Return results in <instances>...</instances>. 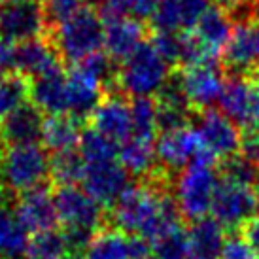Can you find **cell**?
Returning a JSON list of instances; mask_svg holds the SVG:
<instances>
[{
	"label": "cell",
	"instance_id": "6da1fadb",
	"mask_svg": "<svg viewBox=\"0 0 259 259\" xmlns=\"http://www.w3.org/2000/svg\"><path fill=\"white\" fill-rule=\"evenodd\" d=\"M166 182L168 178L159 174L131 184L108 210V225L131 237H142L150 244L182 225L184 218Z\"/></svg>",
	"mask_w": 259,
	"mask_h": 259
},
{
	"label": "cell",
	"instance_id": "7a4b0ae2",
	"mask_svg": "<svg viewBox=\"0 0 259 259\" xmlns=\"http://www.w3.org/2000/svg\"><path fill=\"white\" fill-rule=\"evenodd\" d=\"M216 163L218 161L212 155L202 151L201 157L176 174L172 195L182 218L187 222L193 223L202 220L212 210V201L222 180Z\"/></svg>",
	"mask_w": 259,
	"mask_h": 259
},
{
	"label": "cell",
	"instance_id": "3957f363",
	"mask_svg": "<svg viewBox=\"0 0 259 259\" xmlns=\"http://www.w3.org/2000/svg\"><path fill=\"white\" fill-rule=\"evenodd\" d=\"M170 68L172 65L155 50L151 40H146L133 55L119 63L115 89L129 99H153L172 78Z\"/></svg>",
	"mask_w": 259,
	"mask_h": 259
},
{
	"label": "cell",
	"instance_id": "277c9868",
	"mask_svg": "<svg viewBox=\"0 0 259 259\" xmlns=\"http://www.w3.org/2000/svg\"><path fill=\"white\" fill-rule=\"evenodd\" d=\"M65 66H74L81 59L104 48V21L93 8H83L72 19L46 32Z\"/></svg>",
	"mask_w": 259,
	"mask_h": 259
},
{
	"label": "cell",
	"instance_id": "5b68a950",
	"mask_svg": "<svg viewBox=\"0 0 259 259\" xmlns=\"http://www.w3.org/2000/svg\"><path fill=\"white\" fill-rule=\"evenodd\" d=\"M51 153L42 144L6 146L0 155V170L8 193L17 199L21 193L50 182Z\"/></svg>",
	"mask_w": 259,
	"mask_h": 259
},
{
	"label": "cell",
	"instance_id": "8992f818",
	"mask_svg": "<svg viewBox=\"0 0 259 259\" xmlns=\"http://www.w3.org/2000/svg\"><path fill=\"white\" fill-rule=\"evenodd\" d=\"M174 79L180 87L186 102L189 104V108L197 112L214 108V104L220 102V97L227 81V78L223 76V68L216 59L182 66L174 74Z\"/></svg>",
	"mask_w": 259,
	"mask_h": 259
},
{
	"label": "cell",
	"instance_id": "52a82bcc",
	"mask_svg": "<svg viewBox=\"0 0 259 259\" xmlns=\"http://www.w3.org/2000/svg\"><path fill=\"white\" fill-rule=\"evenodd\" d=\"M53 202L61 227L91 231L97 235L102 227L108 225V210L95 201L83 187H53Z\"/></svg>",
	"mask_w": 259,
	"mask_h": 259
},
{
	"label": "cell",
	"instance_id": "ba28073f",
	"mask_svg": "<svg viewBox=\"0 0 259 259\" xmlns=\"http://www.w3.org/2000/svg\"><path fill=\"white\" fill-rule=\"evenodd\" d=\"M257 210L259 204L255 187L244 186L222 176L212 201L210 214L223 229L235 231L244 227L252 218H255Z\"/></svg>",
	"mask_w": 259,
	"mask_h": 259
},
{
	"label": "cell",
	"instance_id": "9c48e42d",
	"mask_svg": "<svg viewBox=\"0 0 259 259\" xmlns=\"http://www.w3.org/2000/svg\"><path fill=\"white\" fill-rule=\"evenodd\" d=\"M195 131L199 135L202 150L216 161H229L238 155L242 146V131L231 121L220 108H208L199 112Z\"/></svg>",
	"mask_w": 259,
	"mask_h": 259
},
{
	"label": "cell",
	"instance_id": "30bf717a",
	"mask_svg": "<svg viewBox=\"0 0 259 259\" xmlns=\"http://www.w3.org/2000/svg\"><path fill=\"white\" fill-rule=\"evenodd\" d=\"M202 144L195 127L182 125L176 129L161 131L155 140V153L161 174L170 178L172 174H178L187 165H191L195 159L202 155Z\"/></svg>",
	"mask_w": 259,
	"mask_h": 259
},
{
	"label": "cell",
	"instance_id": "8fae6325",
	"mask_svg": "<svg viewBox=\"0 0 259 259\" xmlns=\"http://www.w3.org/2000/svg\"><path fill=\"white\" fill-rule=\"evenodd\" d=\"M218 104L238 129L252 131L259 123V78L229 76Z\"/></svg>",
	"mask_w": 259,
	"mask_h": 259
},
{
	"label": "cell",
	"instance_id": "7c38bea8",
	"mask_svg": "<svg viewBox=\"0 0 259 259\" xmlns=\"http://www.w3.org/2000/svg\"><path fill=\"white\" fill-rule=\"evenodd\" d=\"M46 19L38 0H6L0 6V40L12 44L46 36Z\"/></svg>",
	"mask_w": 259,
	"mask_h": 259
},
{
	"label": "cell",
	"instance_id": "4fadbf2b",
	"mask_svg": "<svg viewBox=\"0 0 259 259\" xmlns=\"http://www.w3.org/2000/svg\"><path fill=\"white\" fill-rule=\"evenodd\" d=\"M131 174L121 165L119 157L106 161H93L85 165L81 187L93 197L101 206L110 210L117 199L131 186Z\"/></svg>",
	"mask_w": 259,
	"mask_h": 259
},
{
	"label": "cell",
	"instance_id": "5bb4252c",
	"mask_svg": "<svg viewBox=\"0 0 259 259\" xmlns=\"http://www.w3.org/2000/svg\"><path fill=\"white\" fill-rule=\"evenodd\" d=\"M223 66L231 76H252L259 70V23L235 25L227 46L222 51Z\"/></svg>",
	"mask_w": 259,
	"mask_h": 259
},
{
	"label": "cell",
	"instance_id": "9a60e30c",
	"mask_svg": "<svg viewBox=\"0 0 259 259\" xmlns=\"http://www.w3.org/2000/svg\"><path fill=\"white\" fill-rule=\"evenodd\" d=\"M15 216L29 235H36L42 231L57 229L59 214L53 202V186L51 182L29 189L21 193L14 202Z\"/></svg>",
	"mask_w": 259,
	"mask_h": 259
},
{
	"label": "cell",
	"instance_id": "2e32d148",
	"mask_svg": "<svg viewBox=\"0 0 259 259\" xmlns=\"http://www.w3.org/2000/svg\"><path fill=\"white\" fill-rule=\"evenodd\" d=\"M89 125L102 133L104 137L123 144L133 137V117H131V99L119 91L104 93L93 112Z\"/></svg>",
	"mask_w": 259,
	"mask_h": 259
},
{
	"label": "cell",
	"instance_id": "e0dca14e",
	"mask_svg": "<svg viewBox=\"0 0 259 259\" xmlns=\"http://www.w3.org/2000/svg\"><path fill=\"white\" fill-rule=\"evenodd\" d=\"M44 112L34 102L27 101L4 119H0V140L4 146L42 144Z\"/></svg>",
	"mask_w": 259,
	"mask_h": 259
},
{
	"label": "cell",
	"instance_id": "ac0fdd59",
	"mask_svg": "<svg viewBox=\"0 0 259 259\" xmlns=\"http://www.w3.org/2000/svg\"><path fill=\"white\" fill-rule=\"evenodd\" d=\"M144 23L129 14L115 15L104 21V48L119 65L146 42Z\"/></svg>",
	"mask_w": 259,
	"mask_h": 259
},
{
	"label": "cell",
	"instance_id": "d6986e66",
	"mask_svg": "<svg viewBox=\"0 0 259 259\" xmlns=\"http://www.w3.org/2000/svg\"><path fill=\"white\" fill-rule=\"evenodd\" d=\"M208 6V0H157L151 25L161 32H189Z\"/></svg>",
	"mask_w": 259,
	"mask_h": 259
},
{
	"label": "cell",
	"instance_id": "ffe728a7",
	"mask_svg": "<svg viewBox=\"0 0 259 259\" xmlns=\"http://www.w3.org/2000/svg\"><path fill=\"white\" fill-rule=\"evenodd\" d=\"M30 102L46 115L68 114V76L63 70L30 78Z\"/></svg>",
	"mask_w": 259,
	"mask_h": 259
},
{
	"label": "cell",
	"instance_id": "44dd1931",
	"mask_svg": "<svg viewBox=\"0 0 259 259\" xmlns=\"http://www.w3.org/2000/svg\"><path fill=\"white\" fill-rule=\"evenodd\" d=\"M235 25L231 21V15L227 10L220 6H208V10L202 14L193 29L189 30L201 48L210 57L216 59L227 46Z\"/></svg>",
	"mask_w": 259,
	"mask_h": 259
},
{
	"label": "cell",
	"instance_id": "7402d4cb",
	"mask_svg": "<svg viewBox=\"0 0 259 259\" xmlns=\"http://www.w3.org/2000/svg\"><path fill=\"white\" fill-rule=\"evenodd\" d=\"M68 115H72L81 125L89 123L93 112L104 97V89L93 78L78 70L76 66L68 68Z\"/></svg>",
	"mask_w": 259,
	"mask_h": 259
},
{
	"label": "cell",
	"instance_id": "603a6c76",
	"mask_svg": "<svg viewBox=\"0 0 259 259\" xmlns=\"http://www.w3.org/2000/svg\"><path fill=\"white\" fill-rule=\"evenodd\" d=\"M63 68L65 63L46 36L17 44V72H21L29 79Z\"/></svg>",
	"mask_w": 259,
	"mask_h": 259
},
{
	"label": "cell",
	"instance_id": "cb8c5ba5",
	"mask_svg": "<svg viewBox=\"0 0 259 259\" xmlns=\"http://www.w3.org/2000/svg\"><path fill=\"white\" fill-rule=\"evenodd\" d=\"M119 161L127 168V172L138 180H148L161 174L155 153V140L131 137L119 148Z\"/></svg>",
	"mask_w": 259,
	"mask_h": 259
},
{
	"label": "cell",
	"instance_id": "d4e9b609",
	"mask_svg": "<svg viewBox=\"0 0 259 259\" xmlns=\"http://www.w3.org/2000/svg\"><path fill=\"white\" fill-rule=\"evenodd\" d=\"M85 125L76 121L72 115H48L44 123L42 133V146L50 153H59V151L76 150L79 144L81 129Z\"/></svg>",
	"mask_w": 259,
	"mask_h": 259
},
{
	"label": "cell",
	"instance_id": "484cf974",
	"mask_svg": "<svg viewBox=\"0 0 259 259\" xmlns=\"http://www.w3.org/2000/svg\"><path fill=\"white\" fill-rule=\"evenodd\" d=\"M83 255L85 259H133L131 235L106 225L91 238Z\"/></svg>",
	"mask_w": 259,
	"mask_h": 259
},
{
	"label": "cell",
	"instance_id": "4316f807",
	"mask_svg": "<svg viewBox=\"0 0 259 259\" xmlns=\"http://www.w3.org/2000/svg\"><path fill=\"white\" fill-rule=\"evenodd\" d=\"M29 233L15 216L14 206L0 204V253L10 259L27 257Z\"/></svg>",
	"mask_w": 259,
	"mask_h": 259
},
{
	"label": "cell",
	"instance_id": "83f0119b",
	"mask_svg": "<svg viewBox=\"0 0 259 259\" xmlns=\"http://www.w3.org/2000/svg\"><path fill=\"white\" fill-rule=\"evenodd\" d=\"M85 159L79 150H66L51 153L50 161V182L53 187L78 186L85 174Z\"/></svg>",
	"mask_w": 259,
	"mask_h": 259
},
{
	"label": "cell",
	"instance_id": "f1b7e54d",
	"mask_svg": "<svg viewBox=\"0 0 259 259\" xmlns=\"http://www.w3.org/2000/svg\"><path fill=\"white\" fill-rule=\"evenodd\" d=\"M30 101V81L21 72L0 74V119Z\"/></svg>",
	"mask_w": 259,
	"mask_h": 259
},
{
	"label": "cell",
	"instance_id": "f546056e",
	"mask_svg": "<svg viewBox=\"0 0 259 259\" xmlns=\"http://www.w3.org/2000/svg\"><path fill=\"white\" fill-rule=\"evenodd\" d=\"M131 117H133V137L157 140V101L150 97L131 99Z\"/></svg>",
	"mask_w": 259,
	"mask_h": 259
},
{
	"label": "cell",
	"instance_id": "4dcf8cb0",
	"mask_svg": "<svg viewBox=\"0 0 259 259\" xmlns=\"http://www.w3.org/2000/svg\"><path fill=\"white\" fill-rule=\"evenodd\" d=\"M78 150H79V153H81V157L85 159V163L119 157V144H115L114 140H110L108 137H104L102 133L93 129L91 125H85V127L81 129Z\"/></svg>",
	"mask_w": 259,
	"mask_h": 259
},
{
	"label": "cell",
	"instance_id": "1f68e13d",
	"mask_svg": "<svg viewBox=\"0 0 259 259\" xmlns=\"http://www.w3.org/2000/svg\"><path fill=\"white\" fill-rule=\"evenodd\" d=\"M68 252L63 229H50L32 235L27 248V259H61Z\"/></svg>",
	"mask_w": 259,
	"mask_h": 259
},
{
	"label": "cell",
	"instance_id": "d6a6232c",
	"mask_svg": "<svg viewBox=\"0 0 259 259\" xmlns=\"http://www.w3.org/2000/svg\"><path fill=\"white\" fill-rule=\"evenodd\" d=\"M151 250L159 259H189V237L184 225H178L159 237Z\"/></svg>",
	"mask_w": 259,
	"mask_h": 259
},
{
	"label": "cell",
	"instance_id": "836d02e7",
	"mask_svg": "<svg viewBox=\"0 0 259 259\" xmlns=\"http://www.w3.org/2000/svg\"><path fill=\"white\" fill-rule=\"evenodd\" d=\"M42 12L46 19V29H57L59 25L72 19L79 10H83V0H42ZM46 30V32H48Z\"/></svg>",
	"mask_w": 259,
	"mask_h": 259
},
{
	"label": "cell",
	"instance_id": "e575fe53",
	"mask_svg": "<svg viewBox=\"0 0 259 259\" xmlns=\"http://www.w3.org/2000/svg\"><path fill=\"white\" fill-rule=\"evenodd\" d=\"M222 176L231 178L238 184H244V186L255 187L259 184V165H255L250 159H246L244 155L238 153L233 159L223 163Z\"/></svg>",
	"mask_w": 259,
	"mask_h": 259
},
{
	"label": "cell",
	"instance_id": "d590c367",
	"mask_svg": "<svg viewBox=\"0 0 259 259\" xmlns=\"http://www.w3.org/2000/svg\"><path fill=\"white\" fill-rule=\"evenodd\" d=\"M218 259H257L244 235H227Z\"/></svg>",
	"mask_w": 259,
	"mask_h": 259
},
{
	"label": "cell",
	"instance_id": "8d00e7d4",
	"mask_svg": "<svg viewBox=\"0 0 259 259\" xmlns=\"http://www.w3.org/2000/svg\"><path fill=\"white\" fill-rule=\"evenodd\" d=\"M119 8L125 14L133 15L137 19H151V15L155 12L157 0H115Z\"/></svg>",
	"mask_w": 259,
	"mask_h": 259
},
{
	"label": "cell",
	"instance_id": "74e56055",
	"mask_svg": "<svg viewBox=\"0 0 259 259\" xmlns=\"http://www.w3.org/2000/svg\"><path fill=\"white\" fill-rule=\"evenodd\" d=\"M17 72V44L0 40V74Z\"/></svg>",
	"mask_w": 259,
	"mask_h": 259
},
{
	"label": "cell",
	"instance_id": "f35d334b",
	"mask_svg": "<svg viewBox=\"0 0 259 259\" xmlns=\"http://www.w3.org/2000/svg\"><path fill=\"white\" fill-rule=\"evenodd\" d=\"M242 231H244L242 235H244V238L248 240L250 248H252L253 253H255L259 259V214L246 223L244 227H242Z\"/></svg>",
	"mask_w": 259,
	"mask_h": 259
},
{
	"label": "cell",
	"instance_id": "ab89813d",
	"mask_svg": "<svg viewBox=\"0 0 259 259\" xmlns=\"http://www.w3.org/2000/svg\"><path fill=\"white\" fill-rule=\"evenodd\" d=\"M250 0H214V4L223 10H227V12H235V10H240V8H244Z\"/></svg>",
	"mask_w": 259,
	"mask_h": 259
},
{
	"label": "cell",
	"instance_id": "60d3db41",
	"mask_svg": "<svg viewBox=\"0 0 259 259\" xmlns=\"http://www.w3.org/2000/svg\"><path fill=\"white\" fill-rule=\"evenodd\" d=\"M61 259H85V255L81 252H66Z\"/></svg>",
	"mask_w": 259,
	"mask_h": 259
},
{
	"label": "cell",
	"instance_id": "b9f144b4",
	"mask_svg": "<svg viewBox=\"0 0 259 259\" xmlns=\"http://www.w3.org/2000/svg\"><path fill=\"white\" fill-rule=\"evenodd\" d=\"M253 21L259 23V0L253 2Z\"/></svg>",
	"mask_w": 259,
	"mask_h": 259
},
{
	"label": "cell",
	"instance_id": "7bdbcfd3",
	"mask_svg": "<svg viewBox=\"0 0 259 259\" xmlns=\"http://www.w3.org/2000/svg\"><path fill=\"white\" fill-rule=\"evenodd\" d=\"M140 259H159V257H157V255H155V253H153V250H151L150 253H146L144 257H140Z\"/></svg>",
	"mask_w": 259,
	"mask_h": 259
},
{
	"label": "cell",
	"instance_id": "ee69618b",
	"mask_svg": "<svg viewBox=\"0 0 259 259\" xmlns=\"http://www.w3.org/2000/svg\"><path fill=\"white\" fill-rule=\"evenodd\" d=\"M255 193H257V204H259V184L255 186Z\"/></svg>",
	"mask_w": 259,
	"mask_h": 259
},
{
	"label": "cell",
	"instance_id": "f6af8a7d",
	"mask_svg": "<svg viewBox=\"0 0 259 259\" xmlns=\"http://www.w3.org/2000/svg\"><path fill=\"white\" fill-rule=\"evenodd\" d=\"M0 259H10V257H6V255H4V253H0Z\"/></svg>",
	"mask_w": 259,
	"mask_h": 259
},
{
	"label": "cell",
	"instance_id": "bcb514c9",
	"mask_svg": "<svg viewBox=\"0 0 259 259\" xmlns=\"http://www.w3.org/2000/svg\"><path fill=\"white\" fill-rule=\"evenodd\" d=\"M0 6H2V0H0Z\"/></svg>",
	"mask_w": 259,
	"mask_h": 259
},
{
	"label": "cell",
	"instance_id": "7dc6e473",
	"mask_svg": "<svg viewBox=\"0 0 259 259\" xmlns=\"http://www.w3.org/2000/svg\"><path fill=\"white\" fill-rule=\"evenodd\" d=\"M255 74H257V76H259V70H257V72H255Z\"/></svg>",
	"mask_w": 259,
	"mask_h": 259
},
{
	"label": "cell",
	"instance_id": "c3c4849f",
	"mask_svg": "<svg viewBox=\"0 0 259 259\" xmlns=\"http://www.w3.org/2000/svg\"><path fill=\"white\" fill-rule=\"evenodd\" d=\"M14 2H19V0H14Z\"/></svg>",
	"mask_w": 259,
	"mask_h": 259
}]
</instances>
